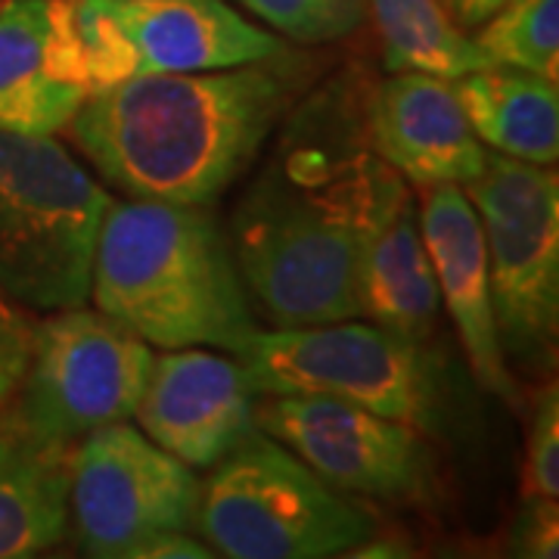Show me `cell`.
<instances>
[{"mask_svg": "<svg viewBox=\"0 0 559 559\" xmlns=\"http://www.w3.org/2000/svg\"><path fill=\"white\" fill-rule=\"evenodd\" d=\"M271 60L124 79L94 91L66 131L121 193L212 205L289 106L293 72Z\"/></svg>", "mask_w": 559, "mask_h": 559, "instance_id": "cell-1", "label": "cell"}, {"mask_svg": "<svg viewBox=\"0 0 559 559\" xmlns=\"http://www.w3.org/2000/svg\"><path fill=\"white\" fill-rule=\"evenodd\" d=\"M377 156L330 159L293 150L271 162L230 218V252L242 286L280 326L364 314L360 237Z\"/></svg>", "mask_w": 559, "mask_h": 559, "instance_id": "cell-2", "label": "cell"}, {"mask_svg": "<svg viewBox=\"0 0 559 559\" xmlns=\"http://www.w3.org/2000/svg\"><path fill=\"white\" fill-rule=\"evenodd\" d=\"M91 296L156 348L240 352L255 323L227 234L205 205L109 202L91 264Z\"/></svg>", "mask_w": 559, "mask_h": 559, "instance_id": "cell-3", "label": "cell"}, {"mask_svg": "<svg viewBox=\"0 0 559 559\" xmlns=\"http://www.w3.org/2000/svg\"><path fill=\"white\" fill-rule=\"evenodd\" d=\"M106 205L53 134L0 131V293L35 311L84 305Z\"/></svg>", "mask_w": 559, "mask_h": 559, "instance_id": "cell-4", "label": "cell"}, {"mask_svg": "<svg viewBox=\"0 0 559 559\" xmlns=\"http://www.w3.org/2000/svg\"><path fill=\"white\" fill-rule=\"evenodd\" d=\"M193 525L230 559L336 557L373 535L364 510L259 426L200 481Z\"/></svg>", "mask_w": 559, "mask_h": 559, "instance_id": "cell-5", "label": "cell"}, {"mask_svg": "<svg viewBox=\"0 0 559 559\" xmlns=\"http://www.w3.org/2000/svg\"><path fill=\"white\" fill-rule=\"evenodd\" d=\"M237 360L255 395H323L360 404L414 429L432 426L439 377L423 345L380 323H311L255 330Z\"/></svg>", "mask_w": 559, "mask_h": 559, "instance_id": "cell-6", "label": "cell"}, {"mask_svg": "<svg viewBox=\"0 0 559 559\" xmlns=\"http://www.w3.org/2000/svg\"><path fill=\"white\" fill-rule=\"evenodd\" d=\"M463 190L485 234L503 355L540 358L554 345L559 320L557 171L491 150L485 171Z\"/></svg>", "mask_w": 559, "mask_h": 559, "instance_id": "cell-7", "label": "cell"}, {"mask_svg": "<svg viewBox=\"0 0 559 559\" xmlns=\"http://www.w3.org/2000/svg\"><path fill=\"white\" fill-rule=\"evenodd\" d=\"M153 348L106 311L60 308L35 326L13 407L38 436L72 448L87 432L134 417Z\"/></svg>", "mask_w": 559, "mask_h": 559, "instance_id": "cell-8", "label": "cell"}, {"mask_svg": "<svg viewBox=\"0 0 559 559\" xmlns=\"http://www.w3.org/2000/svg\"><path fill=\"white\" fill-rule=\"evenodd\" d=\"M75 25L91 94L124 79L230 69L283 50L224 0H75Z\"/></svg>", "mask_w": 559, "mask_h": 559, "instance_id": "cell-9", "label": "cell"}, {"mask_svg": "<svg viewBox=\"0 0 559 559\" xmlns=\"http://www.w3.org/2000/svg\"><path fill=\"white\" fill-rule=\"evenodd\" d=\"M197 500V473L124 419L87 432L72 451L69 522L87 557L131 559L150 535L187 532Z\"/></svg>", "mask_w": 559, "mask_h": 559, "instance_id": "cell-10", "label": "cell"}, {"mask_svg": "<svg viewBox=\"0 0 559 559\" xmlns=\"http://www.w3.org/2000/svg\"><path fill=\"white\" fill-rule=\"evenodd\" d=\"M255 426L342 491L399 500L426 481V448L414 426L323 395H261Z\"/></svg>", "mask_w": 559, "mask_h": 559, "instance_id": "cell-11", "label": "cell"}, {"mask_svg": "<svg viewBox=\"0 0 559 559\" xmlns=\"http://www.w3.org/2000/svg\"><path fill=\"white\" fill-rule=\"evenodd\" d=\"M134 417L190 469H212L255 429V389L240 360L175 348L153 358Z\"/></svg>", "mask_w": 559, "mask_h": 559, "instance_id": "cell-12", "label": "cell"}, {"mask_svg": "<svg viewBox=\"0 0 559 559\" xmlns=\"http://www.w3.org/2000/svg\"><path fill=\"white\" fill-rule=\"evenodd\" d=\"M87 97L75 0H0V131L60 134Z\"/></svg>", "mask_w": 559, "mask_h": 559, "instance_id": "cell-13", "label": "cell"}, {"mask_svg": "<svg viewBox=\"0 0 559 559\" xmlns=\"http://www.w3.org/2000/svg\"><path fill=\"white\" fill-rule=\"evenodd\" d=\"M419 227L436 271L439 299L457 326L469 367L488 392L516 404L520 392L507 370L498 336L479 212L457 183L419 187Z\"/></svg>", "mask_w": 559, "mask_h": 559, "instance_id": "cell-14", "label": "cell"}, {"mask_svg": "<svg viewBox=\"0 0 559 559\" xmlns=\"http://www.w3.org/2000/svg\"><path fill=\"white\" fill-rule=\"evenodd\" d=\"M360 301L367 318L419 345L436 330L441 311L417 200L407 180L380 156L373 162L360 237Z\"/></svg>", "mask_w": 559, "mask_h": 559, "instance_id": "cell-15", "label": "cell"}, {"mask_svg": "<svg viewBox=\"0 0 559 559\" xmlns=\"http://www.w3.org/2000/svg\"><path fill=\"white\" fill-rule=\"evenodd\" d=\"M373 153L414 187L479 178L485 143L469 128L454 84L419 72H392L370 97Z\"/></svg>", "mask_w": 559, "mask_h": 559, "instance_id": "cell-16", "label": "cell"}, {"mask_svg": "<svg viewBox=\"0 0 559 559\" xmlns=\"http://www.w3.org/2000/svg\"><path fill=\"white\" fill-rule=\"evenodd\" d=\"M72 448L38 436L16 407L0 411V559L47 554L69 532Z\"/></svg>", "mask_w": 559, "mask_h": 559, "instance_id": "cell-17", "label": "cell"}, {"mask_svg": "<svg viewBox=\"0 0 559 559\" xmlns=\"http://www.w3.org/2000/svg\"><path fill=\"white\" fill-rule=\"evenodd\" d=\"M476 138L500 156L554 165L559 156L557 81L510 66H488L454 79Z\"/></svg>", "mask_w": 559, "mask_h": 559, "instance_id": "cell-18", "label": "cell"}, {"mask_svg": "<svg viewBox=\"0 0 559 559\" xmlns=\"http://www.w3.org/2000/svg\"><path fill=\"white\" fill-rule=\"evenodd\" d=\"M389 72H419L454 81L495 62L463 35L441 0H370Z\"/></svg>", "mask_w": 559, "mask_h": 559, "instance_id": "cell-19", "label": "cell"}, {"mask_svg": "<svg viewBox=\"0 0 559 559\" xmlns=\"http://www.w3.org/2000/svg\"><path fill=\"white\" fill-rule=\"evenodd\" d=\"M479 50L495 66L559 79V0H513L479 25Z\"/></svg>", "mask_w": 559, "mask_h": 559, "instance_id": "cell-20", "label": "cell"}, {"mask_svg": "<svg viewBox=\"0 0 559 559\" xmlns=\"http://www.w3.org/2000/svg\"><path fill=\"white\" fill-rule=\"evenodd\" d=\"M274 32L301 44H323L352 35L364 22L367 0H240Z\"/></svg>", "mask_w": 559, "mask_h": 559, "instance_id": "cell-21", "label": "cell"}, {"mask_svg": "<svg viewBox=\"0 0 559 559\" xmlns=\"http://www.w3.org/2000/svg\"><path fill=\"white\" fill-rule=\"evenodd\" d=\"M522 498H559V399L550 385L538 399L528 454L522 469Z\"/></svg>", "mask_w": 559, "mask_h": 559, "instance_id": "cell-22", "label": "cell"}, {"mask_svg": "<svg viewBox=\"0 0 559 559\" xmlns=\"http://www.w3.org/2000/svg\"><path fill=\"white\" fill-rule=\"evenodd\" d=\"M35 340V320L25 314L20 301L0 293V411L10 407L20 392L28 355Z\"/></svg>", "mask_w": 559, "mask_h": 559, "instance_id": "cell-23", "label": "cell"}, {"mask_svg": "<svg viewBox=\"0 0 559 559\" xmlns=\"http://www.w3.org/2000/svg\"><path fill=\"white\" fill-rule=\"evenodd\" d=\"M513 554L528 559L559 557L557 498H522L520 520L513 525Z\"/></svg>", "mask_w": 559, "mask_h": 559, "instance_id": "cell-24", "label": "cell"}, {"mask_svg": "<svg viewBox=\"0 0 559 559\" xmlns=\"http://www.w3.org/2000/svg\"><path fill=\"white\" fill-rule=\"evenodd\" d=\"M215 550H209L202 540L190 538L183 532H159L140 540L131 550V559H209Z\"/></svg>", "mask_w": 559, "mask_h": 559, "instance_id": "cell-25", "label": "cell"}, {"mask_svg": "<svg viewBox=\"0 0 559 559\" xmlns=\"http://www.w3.org/2000/svg\"><path fill=\"white\" fill-rule=\"evenodd\" d=\"M441 3L460 28H479L481 22L491 20L498 10H503L513 0H441Z\"/></svg>", "mask_w": 559, "mask_h": 559, "instance_id": "cell-26", "label": "cell"}]
</instances>
